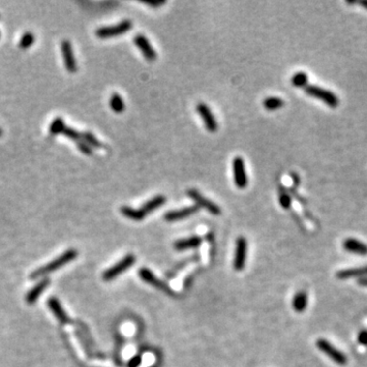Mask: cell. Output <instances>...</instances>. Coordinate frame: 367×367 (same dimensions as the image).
I'll list each match as a JSON object with an SVG mask.
<instances>
[{
    "label": "cell",
    "instance_id": "cell-1",
    "mask_svg": "<svg viewBox=\"0 0 367 367\" xmlns=\"http://www.w3.org/2000/svg\"><path fill=\"white\" fill-rule=\"evenodd\" d=\"M78 254L79 253L76 249L66 250L58 258H55L51 262L37 268V270H35L30 275V279L35 280V279H38V278H41V277H45L47 275L52 274L53 272L60 270L61 267H62L64 265H66L67 263L75 260L78 257Z\"/></svg>",
    "mask_w": 367,
    "mask_h": 367
},
{
    "label": "cell",
    "instance_id": "cell-2",
    "mask_svg": "<svg viewBox=\"0 0 367 367\" xmlns=\"http://www.w3.org/2000/svg\"><path fill=\"white\" fill-rule=\"evenodd\" d=\"M133 28V23L130 20H124L115 26H108V27H101L99 29H97L95 32L96 37L100 39H108V38H114L121 35L125 34L129 32Z\"/></svg>",
    "mask_w": 367,
    "mask_h": 367
},
{
    "label": "cell",
    "instance_id": "cell-3",
    "mask_svg": "<svg viewBox=\"0 0 367 367\" xmlns=\"http://www.w3.org/2000/svg\"><path fill=\"white\" fill-rule=\"evenodd\" d=\"M135 262H136L135 255H133V254H128V255L124 256L122 259H121L118 263H116L115 265H112L111 267H109L108 270H106L103 273V275H102L103 280H105V281L114 280L120 275H122V273L128 271L130 267H132L135 264Z\"/></svg>",
    "mask_w": 367,
    "mask_h": 367
},
{
    "label": "cell",
    "instance_id": "cell-4",
    "mask_svg": "<svg viewBox=\"0 0 367 367\" xmlns=\"http://www.w3.org/2000/svg\"><path fill=\"white\" fill-rule=\"evenodd\" d=\"M305 93L309 96H312L314 98H317V99L321 100L326 104H328L332 108H336L338 105V98L337 96L331 92L330 90L323 89L318 86H314V85H308V86L305 87L304 89Z\"/></svg>",
    "mask_w": 367,
    "mask_h": 367
},
{
    "label": "cell",
    "instance_id": "cell-5",
    "mask_svg": "<svg viewBox=\"0 0 367 367\" xmlns=\"http://www.w3.org/2000/svg\"><path fill=\"white\" fill-rule=\"evenodd\" d=\"M316 347L326 354L328 357L331 358L335 363L338 365H346L348 363V357L346 356L345 353L336 348L334 345H332L326 338H318L316 341Z\"/></svg>",
    "mask_w": 367,
    "mask_h": 367
},
{
    "label": "cell",
    "instance_id": "cell-6",
    "mask_svg": "<svg viewBox=\"0 0 367 367\" xmlns=\"http://www.w3.org/2000/svg\"><path fill=\"white\" fill-rule=\"evenodd\" d=\"M247 252H248V242L245 237L240 236L236 241V249L234 256V270L236 272L243 271L246 266L247 260Z\"/></svg>",
    "mask_w": 367,
    "mask_h": 367
},
{
    "label": "cell",
    "instance_id": "cell-7",
    "mask_svg": "<svg viewBox=\"0 0 367 367\" xmlns=\"http://www.w3.org/2000/svg\"><path fill=\"white\" fill-rule=\"evenodd\" d=\"M187 195L196 203L197 206L205 208L210 214L216 216L221 214V208L216 203L205 198L199 191H197L196 189H189L187 191Z\"/></svg>",
    "mask_w": 367,
    "mask_h": 367
},
{
    "label": "cell",
    "instance_id": "cell-8",
    "mask_svg": "<svg viewBox=\"0 0 367 367\" xmlns=\"http://www.w3.org/2000/svg\"><path fill=\"white\" fill-rule=\"evenodd\" d=\"M233 176L237 188L245 189L248 186V177L246 173L245 161L242 157H235L233 160Z\"/></svg>",
    "mask_w": 367,
    "mask_h": 367
},
{
    "label": "cell",
    "instance_id": "cell-9",
    "mask_svg": "<svg viewBox=\"0 0 367 367\" xmlns=\"http://www.w3.org/2000/svg\"><path fill=\"white\" fill-rule=\"evenodd\" d=\"M62 60L64 62V67L70 74H75L78 70V64L75 58V53L72 44L68 40H63L61 44Z\"/></svg>",
    "mask_w": 367,
    "mask_h": 367
},
{
    "label": "cell",
    "instance_id": "cell-10",
    "mask_svg": "<svg viewBox=\"0 0 367 367\" xmlns=\"http://www.w3.org/2000/svg\"><path fill=\"white\" fill-rule=\"evenodd\" d=\"M196 110L198 112V115L202 119L206 130L209 133H215L218 129V124L216 122L215 117L214 116L213 111L210 110L209 106L205 103H199L196 106Z\"/></svg>",
    "mask_w": 367,
    "mask_h": 367
},
{
    "label": "cell",
    "instance_id": "cell-11",
    "mask_svg": "<svg viewBox=\"0 0 367 367\" xmlns=\"http://www.w3.org/2000/svg\"><path fill=\"white\" fill-rule=\"evenodd\" d=\"M139 276L140 278L142 279L143 281H145L146 284H149L151 285L152 287L156 288L158 290H161V291H164L166 293H168L169 295H173L174 292L169 289V287L164 284L162 280H160L156 275H155L149 268H146V267H142L141 270L139 271Z\"/></svg>",
    "mask_w": 367,
    "mask_h": 367
},
{
    "label": "cell",
    "instance_id": "cell-12",
    "mask_svg": "<svg viewBox=\"0 0 367 367\" xmlns=\"http://www.w3.org/2000/svg\"><path fill=\"white\" fill-rule=\"evenodd\" d=\"M134 43L138 49L142 52L144 58L148 61H154L157 59V53L150 44L149 40L144 35H137L134 38Z\"/></svg>",
    "mask_w": 367,
    "mask_h": 367
},
{
    "label": "cell",
    "instance_id": "cell-13",
    "mask_svg": "<svg viewBox=\"0 0 367 367\" xmlns=\"http://www.w3.org/2000/svg\"><path fill=\"white\" fill-rule=\"evenodd\" d=\"M199 209H200V207H198L197 205H192V206H188V207H184L182 209L167 211V213L164 214V219L168 222L178 221V220L187 218V217L197 214L199 211Z\"/></svg>",
    "mask_w": 367,
    "mask_h": 367
},
{
    "label": "cell",
    "instance_id": "cell-14",
    "mask_svg": "<svg viewBox=\"0 0 367 367\" xmlns=\"http://www.w3.org/2000/svg\"><path fill=\"white\" fill-rule=\"evenodd\" d=\"M50 284H51L50 278H48V277L42 278L36 286H34L29 292L27 293V295H26L27 303L29 305L35 304L37 302V300L39 299L40 296L43 294V292L49 287Z\"/></svg>",
    "mask_w": 367,
    "mask_h": 367
},
{
    "label": "cell",
    "instance_id": "cell-15",
    "mask_svg": "<svg viewBox=\"0 0 367 367\" xmlns=\"http://www.w3.org/2000/svg\"><path fill=\"white\" fill-rule=\"evenodd\" d=\"M47 306L50 308V310L52 311V313L54 314V316L56 317V319H58L61 323L67 324V323L72 321L58 298L50 297L47 300Z\"/></svg>",
    "mask_w": 367,
    "mask_h": 367
},
{
    "label": "cell",
    "instance_id": "cell-16",
    "mask_svg": "<svg viewBox=\"0 0 367 367\" xmlns=\"http://www.w3.org/2000/svg\"><path fill=\"white\" fill-rule=\"evenodd\" d=\"M344 249L352 254L359 256H367V245L357 239L348 238L343 243Z\"/></svg>",
    "mask_w": 367,
    "mask_h": 367
},
{
    "label": "cell",
    "instance_id": "cell-17",
    "mask_svg": "<svg viewBox=\"0 0 367 367\" xmlns=\"http://www.w3.org/2000/svg\"><path fill=\"white\" fill-rule=\"evenodd\" d=\"M336 277L338 279H350V278H361L364 276H367V265L359 266V267H353V268H346V270L338 271L336 274Z\"/></svg>",
    "mask_w": 367,
    "mask_h": 367
},
{
    "label": "cell",
    "instance_id": "cell-18",
    "mask_svg": "<svg viewBox=\"0 0 367 367\" xmlns=\"http://www.w3.org/2000/svg\"><path fill=\"white\" fill-rule=\"evenodd\" d=\"M202 243V239L199 236H192L187 239H181L174 244V248L177 251H185L190 249L198 248Z\"/></svg>",
    "mask_w": 367,
    "mask_h": 367
},
{
    "label": "cell",
    "instance_id": "cell-19",
    "mask_svg": "<svg viewBox=\"0 0 367 367\" xmlns=\"http://www.w3.org/2000/svg\"><path fill=\"white\" fill-rule=\"evenodd\" d=\"M308 305V295L305 291H299L295 294L292 300L293 309L297 313L304 312Z\"/></svg>",
    "mask_w": 367,
    "mask_h": 367
},
{
    "label": "cell",
    "instance_id": "cell-20",
    "mask_svg": "<svg viewBox=\"0 0 367 367\" xmlns=\"http://www.w3.org/2000/svg\"><path fill=\"white\" fill-rule=\"evenodd\" d=\"M166 202V198L165 196L163 195H157L153 197V198H151L150 200H148L147 202H145L143 204V206L141 207V210L143 211V213L147 215L149 214H151L152 211L158 209L159 207H161L162 205H164Z\"/></svg>",
    "mask_w": 367,
    "mask_h": 367
},
{
    "label": "cell",
    "instance_id": "cell-21",
    "mask_svg": "<svg viewBox=\"0 0 367 367\" xmlns=\"http://www.w3.org/2000/svg\"><path fill=\"white\" fill-rule=\"evenodd\" d=\"M121 213L126 218H130L135 221H141L146 217V214L141 209H136L130 206L121 207Z\"/></svg>",
    "mask_w": 367,
    "mask_h": 367
},
{
    "label": "cell",
    "instance_id": "cell-22",
    "mask_svg": "<svg viewBox=\"0 0 367 367\" xmlns=\"http://www.w3.org/2000/svg\"><path fill=\"white\" fill-rule=\"evenodd\" d=\"M109 106L111 110L115 111L116 114H122L125 108L122 97L118 93H114L111 95L110 100H109Z\"/></svg>",
    "mask_w": 367,
    "mask_h": 367
},
{
    "label": "cell",
    "instance_id": "cell-23",
    "mask_svg": "<svg viewBox=\"0 0 367 367\" xmlns=\"http://www.w3.org/2000/svg\"><path fill=\"white\" fill-rule=\"evenodd\" d=\"M285 102L279 97H267L263 101V106L266 110L274 111L284 106Z\"/></svg>",
    "mask_w": 367,
    "mask_h": 367
},
{
    "label": "cell",
    "instance_id": "cell-24",
    "mask_svg": "<svg viewBox=\"0 0 367 367\" xmlns=\"http://www.w3.org/2000/svg\"><path fill=\"white\" fill-rule=\"evenodd\" d=\"M65 126L66 125L64 123V121L61 118H55L49 126L48 133L51 137H55L60 134H62Z\"/></svg>",
    "mask_w": 367,
    "mask_h": 367
},
{
    "label": "cell",
    "instance_id": "cell-25",
    "mask_svg": "<svg viewBox=\"0 0 367 367\" xmlns=\"http://www.w3.org/2000/svg\"><path fill=\"white\" fill-rule=\"evenodd\" d=\"M81 138H82L84 142H86L92 148H102L103 147V144L91 132L81 133Z\"/></svg>",
    "mask_w": 367,
    "mask_h": 367
},
{
    "label": "cell",
    "instance_id": "cell-26",
    "mask_svg": "<svg viewBox=\"0 0 367 367\" xmlns=\"http://www.w3.org/2000/svg\"><path fill=\"white\" fill-rule=\"evenodd\" d=\"M291 83L296 88H305L308 83V76L304 72H298L291 78Z\"/></svg>",
    "mask_w": 367,
    "mask_h": 367
},
{
    "label": "cell",
    "instance_id": "cell-27",
    "mask_svg": "<svg viewBox=\"0 0 367 367\" xmlns=\"http://www.w3.org/2000/svg\"><path fill=\"white\" fill-rule=\"evenodd\" d=\"M279 204L284 209H290L292 206L291 195L283 186L279 188Z\"/></svg>",
    "mask_w": 367,
    "mask_h": 367
},
{
    "label": "cell",
    "instance_id": "cell-28",
    "mask_svg": "<svg viewBox=\"0 0 367 367\" xmlns=\"http://www.w3.org/2000/svg\"><path fill=\"white\" fill-rule=\"evenodd\" d=\"M34 43H35V35L31 32H26L20 40L19 46L21 49L26 50L28 48H30Z\"/></svg>",
    "mask_w": 367,
    "mask_h": 367
},
{
    "label": "cell",
    "instance_id": "cell-29",
    "mask_svg": "<svg viewBox=\"0 0 367 367\" xmlns=\"http://www.w3.org/2000/svg\"><path fill=\"white\" fill-rule=\"evenodd\" d=\"M62 135H64L66 138L70 139L75 141V142H77V141L81 140V133L78 132L77 130L73 129V128H69V126H65L63 132H62Z\"/></svg>",
    "mask_w": 367,
    "mask_h": 367
},
{
    "label": "cell",
    "instance_id": "cell-30",
    "mask_svg": "<svg viewBox=\"0 0 367 367\" xmlns=\"http://www.w3.org/2000/svg\"><path fill=\"white\" fill-rule=\"evenodd\" d=\"M77 144V147L78 149L85 155H88V156H91V155H93V148L90 147L86 142H84V141L81 139L79 141H77L76 142Z\"/></svg>",
    "mask_w": 367,
    "mask_h": 367
},
{
    "label": "cell",
    "instance_id": "cell-31",
    "mask_svg": "<svg viewBox=\"0 0 367 367\" xmlns=\"http://www.w3.org/2000/svg\"><path fill=\"white\" fill-rule=\"evenodd\" d=\"M357 340L360 345L367 347V330H362L359 332Z\"/></svg>",
    "mask_w": 367,
    "mask_h": 367
},
{
    "label": "cell",
    "instance_id": "cell-32",
    "mask_svg": "<svg viewBox=\"0 0 367 367\" xmlns=\"http://www.w3.org/2000/svg\"><path fill=\"white\" fill-rule=\"evenodd\" d=\"M141 363H142V356L136 355L128 362V367H139Z\"/></svg>",
    "mask_w": 367,
    "mask_h": 367
},
{
    "label": "cell",
    "instance_id": "cell-33",
    "mask_svg": "<svg viewBox=\"0 0 367 367\" xmlns=\"http://www.w3.org/2000/svg\"><path fill=\"white\" fill-rule=\"evenodd\" d=\"M142 2L149 5V6H152V7H158V6H161V5L165 4L164 0H153V1H142Z\"/></svg>",
    "mask_w": 367,
    "mask_h": 367
},
{
    "label": "cell",
    "instance_id": "cell-34",
    "mask_svg": "<svg viewBox=\"0 0 367 367\" xmlns=\"http://www.w3.org/2000/svg\"><path fill=\"white\" fill-rule=\"evenodd\" d=\"M291 178H292V181H293V184H294V187H298L300 185V177L298 174L296 173H291Z\"/></svg>",
    "mask_w": 367,
    "mask_h": 367
},
{
    "label": "cell",
    "instance_id": "cell-35",
    "mask_svg": "<svg viewBox=\"0 0 367 367\" xmlns=\"http://www.w3.org/2000/svg\"><path fill=\"white\" fill-rule=\"evenodd\" d=\"M290 192H291V194H292V195H294V197H295V198H296V199H297V200H298L299 202H301L302 204H305V200H304V199L302 198V197H300V196H299V194H298L297 192H296V191H295L294 189H291V190H290Z\"/></svg>",
    "mask_w": 367,
    "mask_h": 367
},
{
    "label": "cell",
    "instance_id": "cell-36",
    "mask_svg": "<svg viewBox=\"0 0 367 367\" xmlns=\"http://www.w3.org/2000/svg\"><path fill=\"white\" fill-rule=\"evenodd\" d=\"M357 283L359 286L361 287H365L367 288V276H364V277H361V278H358Z\"/></svg>",
    "mask_w": 367,
    "mask_h": 367
},
{
    "label": "cell",
    "instance_id": "cell-37",
    "mask_svg": "<svg viewBox=\"0 0 367 367\" xmlns=\"http://www.w3.org/2000/svg\"><path fill=\"white\" fill-rule=\"evenodd\" d=\"M359 4L362 5L365 9H367V0H361V1H359Z\"/></svg>",
    "mask_w": 367,
    "mask_h": 367
},
{
    "label": "cell",
    "instance_id": "cell-38",
    "mask_svg": "<svg viewBox=\"0 0 367 367\" xmlns=\"http://www.w3.org/2000/svg\"><path fill=\"white\" fill-rule=\"evenodd\" d=\"M347 3L348 4H355V3H357V1H347Z\"/></svg>",
    "mask_w": 367,
    "mask_h": 367
},
{
    "label": "cell",
    "instance_id": "cell-39",
    "mask_svg": "<svg viewBox=\"0 0 367 367\" xmlns=\"http://www.w3.org/2000/svg\"><path fill=\"white\" fill-rule=\"evenodd\" d=\"M2 134H3V132H2V129H0V137H1V136H2Z\"/></svg>",
    "mask_w": 367,
    "mask_h": 367
},
{
    "label": "cell",
    "instance_id": "cell-40",
    "mask_svg": "<svg viewBox=\"0 0 367 367\" xmlns=\"http://www.w3.org/2000/svg\"><path fill=\"white\" fill-rule=\"evenodd\" d=\"M0 37H1V33H0Z\"/></svg>",
    "mask_w": 367,
    "mask_h": 367
},
{
    "label": "cell",
    "instance_id": "cell-41",
    "mask_svg": "<svg viewBox=\"0 0 367 367\" xmlns=\"http://www.w3.org/2000/svg\"><path fill=\"white\" fill-rule=\"evenodd\" d=\"M0 18H1V16H0Z\"/></svg>",
    "mask_w": 367,
    "mask_h": 367
}]
</instances>
